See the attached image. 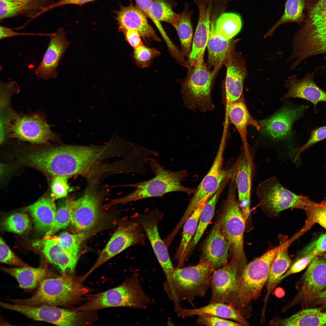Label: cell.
Returning <instances> with one entry per match:
<instances>
[{"instance_id": "1", "label": "cell", "mask_w": 326, "mask_h": 326, "mask_svg": "<svg viewBox=\"0 0 326 326\" xmlns=\"http://www.w3.org/2000/svg\"><path fill=\"white\" fill-rule=\"evenodd\" d=\"M148 164L154 177L147 181L125 185V187L134 188L135 190L126 196L112 201L108 205V206L160 197L172 192H182L189 195L194 192L195 189L186 187L181 184L188 175L186 171H171L167 170L154 157L149 159Z\"/></svg>"}, {"instance_id": "2", "label": "cell", "mask_w": 326, "mask_h": 326, "mask_svg": "<svg viewBox=\"0 0 326 326\" xmlns=\"http://www.w3.org/2000/svg\"><path fill=\"white\" fill-rule=\"evenodd\" d=\"M81 283L67 274L49 277L40 282L31 297L10 301L13 303L30 306H66L77 301L89 292V289Z\"/></svg>"}, {"instance_id": "3", "label": "cell", "mask_w": 326, "mask_h": 326, "mask_svg": "<svg viewBox=\"0 0 326 326\" xmlns=\"http://www.w3.org/2000/svg\"><path fill=\"white\" fill-rule=\"evenodd\" d=\"M152 302L143 291L138 274L134 273L117 286L89 296L84 304L73 310L89 311L119 307L145 309Z\"/></svg>"}, {"instance_id": "4", "label": "cell", "mask_w": 326, "mask_h": 326, "mask_svg": "<svg viewBox=\"0 0 326 326\" xmlns=\"http://www.w3.org/2000/svg\"><path fill=\"white\" fill-rule=\"evenodd\" d=\"M278 250V246L269 250L245 267L234 307L246 319L251 315L253 303L261 296Z\"/></svg>"}, {"instance_id": "5", "label": "cell", "mask_w": 326, "mask_h": 326, "mask_svg": "<svg viewBox=\"0 0 326 326\" xmlns=\"http://www.w3.org/2000/svg\"><path fill=\"white\" fill-rule=\"evenodd\" d=\"M215 270L212 264L201 260L195 265L175 269L171 288L167 292L173 301L177 315L182 308L180 300H185L192 304L195 297L205 296L210 287L211 277Z\"/></svg>"}, {"instance_id": "6", "label": "cell", "mask_w": 326, "mask_h": 326, "mask_svg": "<svg viewBox=\"0 0 326 326\" xmlns=\"http://www.w3.org/2000/svg\"><path fill=\"white\" fill-rule=\"evenodd\" d=\"M259 206L270 217L277 216L281 211L288 209L308 210L315 203L307 197L297 195L283 187L275 177L264 180L256 191Z\"/></svg>"}, {"instance_id": "7", "label": "cell", "mask_w": 326, "mask_h": 326, "mask_svg": "<svg viewBox=\"0 0 326 326\" xmlns=\"http://www.w3.org/2000/svg\"><path fill=\"white\" fill-rule=\"evenodd\" d=\"M216 74L204 62L203 58L188 70L182 85V93L184 102L188 108L198 109L202 112L214 109L211 90Z\"/></svg>"}, {"instance_id": "8", "label": "cell", "mask_w": 326, "mask_h": 326, "mask_svg": "<svg viewBox=\"0 0 326 326\" xmlns=\"http://www.w3.org/2000/svg\"><path fill=\"white\" fill-rule=\"evenodd\" d=\"M236 189L235 180L232 179L221 215V228L229 243L231 257L245 260L243 237L246 222L236 200Z\"/></svg>"}, {"instance_id": "9", "label": "cell", "mask_w": 326, "mask_h": 326, "mask_svg": "<svg viewBox=\"0 0 326 326\" xmlns=\"http://www.w3.org/2000/svg\"><path fill=\"white\" fill-rule=\"evenodd\" d=\"M247 264V260L231 257L229 262L214 271L210 281V302L223 303L234 307Z\"/></svg>"}, {"instance_id": "10", "label": "cell", "mask_w": 326, "mask_h": 326, "mask_svg": "<svg viewBox=\"0 0 326 326\" xmlns=\"http://www.w3.org/2000/svg\"><path fill=\"white\" fill-rule=\"evenodd\" d=\"M297 293L294 298L284 306L285 312L296 304H300L307 308L317 296L326 289V257H317L297 283Z\"/></svg>"}, {"instance_id": "11", "label": "cell", "mask_w": 326, "mask_h": 326, "mask_svg": "<svg viewBox=\"0 0 326 326\" xmlns=\"http://www.w3.org/2000/svg\"><path fill=\"white\" fill-rule=\"evenodd\" d=\"M224 145L223 142L221 143L211 168L195 190L181 219L182 222L186 221L200 202L205 199H209L225 180L235 176V164L229 171H226L223 168Z\"/></svg>"}, {"instance_id": "12", "label": "cell", "mask_w": 326, "mask_h": 326, "mask_svg": "<svg viewBox=\"0 0 326 326\" xmlns=\"http://www.w3.org/2000/svg\"><path fill=\"white\" fill-rule=\"evenodd\" d=\"M257 146L249 145L241 149L235 163V180L238 191V203L246 222H249L251 198L253 179L255 171L254 161Z\"/></svg>"}, {"instance_id": "13", "label": "cell", "mask_w": 326, "mask_h": 326, "mask_svg": "<svg viewBox=\"0 0 326 326\" xmlns=\"http://www.w3.org/2000/svg\"><path fill=\"white\" fill-rule=\"evenodd\" d=\"M3 308L20 313L34 320L43 321L58 326H75L80 324L78 312L59 306L44 305L30 306L4 302Z\"/></svg>"}, {"instance_id": "14", "label": "cell", "mask_w": 326, "mask_h": 326, "mask_svg": "<svg viewBox=\"0 0 326 326\" xmlns=\"http://www.w3.org/2000/svg\"><path fill=\"white\" fill-rule=\"evenodd\" d=\"M139 224L129 222L119 227L105 248L100 253L96 262L80 279L84 281L95 270L117 254L133 245L142 241L143 236Z\"/></svg>"}, {"instance_id": "15", "label": "cell", "mask_w": 326, "mask_h": 326, "mask_svg": "<svg viewBox=\"0 0 326 326\" xmlns=\"http://www.w3.org/2000/svg\"><path fill=\"white\" fill-rule=\"evenodd\" d=\"M9 126L12 137L33 143H43L56 138L43 116L39 114L16 116Z\"/></svg>"}, {"instance_id": "16", "label": "cell", "mask_w": 326, "mask_h": 326, "mask_svg": "<svg viewBox=\"0 0 326 326\" xmlns=\"http://www.w3.org/2000/svg\"><path fill=\"white\" fill-rule=\"evenodd\" d=\"M301 105L283 108L271 116L258 121L259 131L274 140H282L291 136L293 124L303 115L308 108Z\"/></svg>"}, {"instance_id": "17", "label": "cell", "mask_w": 326, "mask_h": 326, "mask_svg": "<svg viewBox=\"0 0 326 326\" xmlns=\"http://www.w3.org/2000/svg\"><path fill=\"white\" fill-rule=\"evenodd\" d=\"M236 42L233 40L224 64L226 69L225 87L227 107L243 96V84L248 73L244 58L235 50Z\"/></svg>"}, {"instance_id": "18", "label": "cell", "mask_w": 326, "mask_h": 326, "mask_svg": "<svg viewBox=\"0 0 326 326\" xmlns=\"http://www.w3.org/2000/svg\"><path fill=\"white\" fill-rule=\"evenodd\" d=\"M101 215L99 198L88 191L79 198L74 200L71 223L80 232L89 231L94 229Z\"/></svg>"}, {"instance_id": "19", "label": "cell", "mask_w": 326, "mask_h": 326, "mask_svg": "<svg viewBox=\"0 0 326 326\" xmlns=\"http://www.w3.org/2000/svg\"><path fill=\"white\" fill-rule=\"evenodd\" d=\"M214 0H195L199 17L193 37L192 49L187 61L189 70L203 58L210 33L211 14Z\"/></svg>"}, {"instance_id": "20", "label": "cell", "mask_w": 326, "mask_h": 326, "mask_svg": "<svg viewBox=\"0 0 326 326\" xmlns=\"http://www.w3.org/2000/svg\"><path fill=\"white\" fill-rule=\"evenodd\" d=\"M138 219L137 223L145 231L165 274L166 283L170 285L171 284L175 269L170 259L166 246L159 234L157 218L152 213H149L140 215Z\"/></svg>"}, {"instance_id": "21", "label": "cell", "mask_w": 326, "mask_h": 326, "mask_svg": "<svg viewBox=\"0 0 326 326\" xmlns=\"http://www.w3.org/2000/svg\"><path fill=\"white\" fill-rule=\"evenodd\" d=\"M65 35L64 30L60 28L50 37L47 50L35 71V74L38 78L47 80L57 77V67L69 44Z\"/></svg>"}, {"instance_id": "22", "label": "cell", "mask_w": 326, "mask_h": 326, "mask_svg": "<svg viewBox=\"0 0 326 326\" xmlns=\"http://www.w3.org/2000/svg\"><path fill=\"white\" fill-rule=\"evenodd\" d=\"M285 85L288 91L282 97V100L289 98L306 100L313 104L315 113H317L318 103L326 102V92L315 83L313 73H308L300 79L295 75L290 76L286 80Z\"/></svg>"}, {"instance_id": "23", "label": "cell", "mask_w": 326, "mask_h": 326, "mask_svg": "<svg viewBox=\"0 0 326 326\" xmlns=\"http://www.w3.org/2000/svg\"><path fill=\"white\" fill-rule=\"evenodd\" d=\"M115 13V19L120 30H136L144 40L160 41L155 30L148 23L146 15L137 5H134L131 1L129 5L120 6V9Z\"/></svg>"}, {"instance_id": "24", "label": "cell", "mask_w": 326, "mask_h": 326, "mask_svg": "<svg viewBox=\"0 0 326 326\" xmlns=\"http://www.w3.org/2000/svg\"><path fill=\"white\" fill-rule=\"evenodd\" d=\"M229 243L221 228V216L218 218L206 238L203 248L200 260L212 264L215 270L228 261Z\"/></svg>"}, {"instance_id": "25", "label": "cell", "mask_w": 326, "mask_h": 326, "mask_svg": "<svg viewBox=\"0 0 326 326\" xmlns=\"http://www.w3.org/2000/svg\"><path fill=\"white\" fill-rule=\"evenodd\" d=\"M33 244L48 261L59 268L62 274H69L74 272L77 261L70 256L53 237H44L43 239L37 241Z\"/></svg>"}, {"instance_id": "26", "label": "cell", "mask_w": 326, "mask_h": 326, "mask_svg": "<svg viewBox=\"0 0 326 326\" xmlns=\"http://www.w3.org/2000/svg\"><path fill=\"white\" fill-rule=\"evenodd\" d=\"M208 315L232 320L241 326H249V323L240 312L233 306L226 303L213 302L205 306L194 309L181 308L178 316L182 318Z\"/></svg>"}, {"instance_id": "27", "label": "cell", "mask_w": 326, "mask_h": 326, "mask_svg": "<svg viewBox=\"0 0 326 326\" xmlns=\"http://www.w3.org/2000/svg\"><path fill=\"white\" fill-rule=\"evenodd\" d=\"M280 244L279 250L272 263L269 276L266 283L267 292L264 299L262 311H266L270 295L275 288L277 280L289 268L292 261L289 256L288 248L290 244L287 236L280 235L279 236Z\"/></svg>"}, {"instance_id": "28", "label": "cell", "mask_w": 326, "mask_h": 326, "mask_svg": "<svg viewBox=\"0 0 326 326\" xmlns=\"http://www.w3.org/2000/svg\"><path fill=\"white\" fill-rule=\"evenodd\" d=\"M53 200L48 197H43L24 209L30 214L35 228L39 232L46 233L54 221L57 209Z\"/></svg>"}, {"instance_id": "29", "label": "cell", "mask_w": 326, "mask_h": 326, "mask_svg": "<svg viewBox=\"0 0 326 326\" xmlns=\"http://www.w3.org/2000/svg\"><path fill=\"white\" fill-rule=\"evenodd\" d=\"M306 8L307 15L301 27L326 38V0H306Z\"/></svg>"}, {"instance_id": "30", "label": "cell", "mask_w": 326, "mask_h": 326, "mask_svg": "<svg viewBox=\"0 0 326 326\" xmlns=\"http://www.w3.org/2000/svg\"><path fill=\"white\" fill-rule=\"evenodd\" d=\"M216 19H211L210 33L208 40V66L216 74L224 64L233 39L223 40L216 33Z\"/></svg>"}, {"instance_id": "31", "label": "cell", "mask_w": 326, "mask_h": 326, "mask_svg": "<svg viewBox=\"0 0 326 326\" xmlns=\"http://www.w3.org/2000/svg\"><path fill=\"white\" fill-rule=\"evenodd\" d=\"M318 308H307L285 318L276 317L269 323L270 326L326 325V312Z\"/></svg>"}, {"instance_id": "32", "label": "cell", "mask_w": 326, "mask_h": 326, "mask_svg": "<svg viewBox=\"0 0 326 326\" xmlns=\"http://www.w3.org/2000/svg\"><path fill=\"white\" fill-rule=\"evenodd\" d=\"M227 107L229 120L237 129L243 146L248 145L249 144L247 139V126H252L259 131L260 127L258 121L254 119L248 112L243 96Z\"/></svg>"}, {"instance_id": "33", "label": "cell", "mask_w": 326, "mask_h": 326, "mask_svg": "<svg viewBox=\"0 0 326 326\" xmlns=\"http://www.w3.org/2000/svg\"><path fill=\"white\" fill-rule=\"evenodd\" d=\"M1 269L14 278L20 287L24 289L34 288L44 279L56 276L47 268L42 267L38 268L30 266L14 268L1 267Z\"/></svg>"}, {"instance_id": "34", "label": "cell", "mask_w": 326, "mask_h": 326, "mask_svg": "<svg viewBox=\"0 0 326 326\" xmlns=\"http://www.w3.org/2000/svg\"><path fill=\"white\" fill-rule=\"evenodd\" d=\"M209 200L206 199L200 202L184 223L181 241L174 258L178 261L177 268H181L187 259V251L197 231L200 213Z\"/></svg>"}, {"instance_id": "35", "label": "cell", "mask_w": 326, "mask_h": 326, "mask_svg": "<svg viewBox=\"0 0 326 326\" xmlns=\"http://www.w3.org/2000/svg\"><path fill=\"white\" fill-rule=\"evenodd\" d=\"M305 8L306 0H287L283 15L265 34L264 38L272 36L276 29L285 24L303 23L305 18L304 14Z\"/></svg>"}, {"instance_id": "36", "label": "cell", "mask_w": 326, "mask_h": 326, "mask_svg": "<svg viewBox=\"0 0 326 326\" xmlns=\"http://www.w3.org/2000/svg\"><path fill=\"white\" fill-rule=\"evenodd\" d=\"M192 12L189 10V5L186 4L183 11L178 14L177 21L173 26L177 31L180 41L181 51L183 55L187 58L191 52L193 42Z\"/></svg>"}, {"instance_id": "37", "label": "cell", "mask_w": 326, "mask_h": 326, "mask_svg": "<svg viewBox=\"0 0 326 326\" xmlns=\"http://www.w3.org/2000/svg\"><path fill=\"white\" fill-rule=\"evenodd\" d=\"M224 181L219 188L206 204L200 213L197 231L188 248L187 257L191 250L197 245L213 218L217 202L225 186L226 181Z\"/></svg>"}, {"instance_id": "38", "label": "cell", "mask_w": 326, "mask_h": 326, "mask_svg": "<svg viewBox=\"0 0 326 326\" xmlns=\"http://www.w3.org/2000/svg\"><path fill=\"white\" fill-rule=\"evenodd\" d=\"M242 25L241 16L233 13H224L216 19L217 34L225 40L232 39L240 30Z\"/></svg>"}, {"instance_id": "39", "label": "cell", "mask_w": 326, "mask_h": 326, "mask_svg": "<svg viewBox=\"0 0 326 326\" xmlns=\"http://www.w3.org/2000/svg\"><path fill=\"white\" fill-rule=\"evenodd\" d=\"M96 229L76 234H71L66 232L58 236H53L58 243L72 258L78 261L81 244L86 239L93 234Z\"/></svg>"}, {"instance_id": "40", "label": "cell", "mask_w": 326, "mask_h": 326, "mask_svg": "<svg viewBox=\"0 0 326 326\" xmlns=\"http://www.w3.org/2000/svg\"><path fill=\"white\" fill-rule=\"evenodd\" d=\"M74 200L72 199L68 198L61 203L57 209L54 221L44 237L52 236L69 225L71 222V210Z\"/></svg>"}, {"instance_id": "41", "label": "cell", "mask_w": 326, "mask_h": 326, "mask_svg": "<svg viewBox=\"0 0 326 326\" xmlns=\"http://www.w3.org/2000/svg\"><path fill=\"white\" fill-rule=\"evenodd\" d=\"M34 2H24L15 0H0V19L10 18L23 14L35 6Z\"/></svg>"}, {"instance_id": "42", "label": "cell", "mask_w": 326, "mask_h": 326, "mask_svg": "<svg viewBox=\"0 0 326 326\" xmlns=\"http://www.w3.org/2000/svg\"><path fill=\"white\" fill-rule=\"evenodd\" d=\"M1 225L3 230L21 234L30 229L31 222L27 214L19 213L13 214L5 218Z\"/></svg>"}, {"instance_id": "43", "label": "cell", "mask_w": 326, "mask_h": 326, "mask_svg": "<svg viewBox=\"0 0 326 326\" xmlns=\"http://www.w3.org/2000/svg\"><path fill=\"white\" fill-rule=\"evenodd\" d=\"M151 11L158 21L166 22L173 26L177 20L178 14L173 11L170 4L164 0H152Z\"/></svg>"}, {"instance_id": "44", "label": "cell", "mask_w": 326, "mask_h": 326, "mask_svg": "<svg viewBox=\"0 0 326 326\" xmlns=\"http://www.w3.org/2000/svg\"><path fill=\"white\" fill-rule=\"evenodd\" d=\"M134 49L133 57L136 63L141 68L147 67L153 59L160 54L156 49L147 47L143 44Z\"/></svg>"}, {"instance_id": "45", "label": "cell", "mask_w": 326, "mask_h": 326, "mask_svg": "<svg viewBox=\"0 0 326 326\" xmlns=\"http://www.w3.org/2000/svg\"><path fill=\"white\" fill-rule=\"evenodd\" d=\"M326 139V126L316 128L312 131L308 140L301 146L296 148L294 150V158L293 161L299 159L301 153L315 144Z\"/></svg>"}, {"instance_id": "46", "label": "cell", "mask_w": 326, "mask_h": 326, "mask_svg": "<svg viewBox=\"0 0 326 326\" xmlns=\"http://www.w3.org/2000/svg\"><path fill=\"white\" fill-rule=\"evenodd\" d=\"M69 176H53L51 185V195L53 199H57L66 197L70 191L68 184Z\"/></svg>"}, {"instance_id": "47", "label": "cell", "mask_w": 326, "mask_h": 326, "mask_svg": "<svg viewBox=\"0 0 326 326\" xmlns=\"http://www.w3.org/2000/svg\"><path fill=\"white\" fill-rule=\"evenodd\" d=\"M0 261L2 263L18 267L30 266L13 253L1 237L0 238Z\"/></svg>"}, {"instance_id": "48", "label": "cell", "mask_w": 326, "mask_h": 326, "mask_svg": "<svg viewBox=\"0 0 326 326\" xmlns=\"http://www.w3.org/2000/svg\"><path fill=\"white\" fill-rule=\"evenodd\" d=\"M218 317L204 315L198 316L197 319V323L200 325L206 326H241L236 321H234Z\"/></svg>"}, {"instance_id": "49", "label": "cell", "mask_w": 326, "mask_h": 326, "mask_svg": "<svg viewBox=\"0 0 326 326\" xmlns=\"http://www.w3.org/2000/svg\"><path fill=\"white\" fill-rule=\"evenodd\" d=\"M137 6L147 17L152 21L164 39L168 36L165 32L160 22L155 18L151 13V8L152 0H135Z\"/></svg>"}, {"instance_id": "50", "label": "cell", "mask_w": 326, "mask_h": 326, "mask_svg": "<svg viewBox=\"0 0 326 326\" xmlns=\"http://www.w3.org/2000/svg\"><path fill=\"white\" fill-rule=\"evenodd\" d=\"M314 221L326 229V205L315 203L309 210Z\"/></svg>"}, {"instance_id": "51", "label": "cell", "mask_w": 326, "mask_h": 326, "mask_svg": "<svg viewBox=\"0 0 326 326\" xmlns=\"http://www.w3.org/2000/svg\"><path fill=\"white\" fill-rule=\"evenodd\" d=\"M95 0H59L56 2L50 5L42 7L40 11L37 13L36 16L38 17L45 12L64 5L75 4L80 5Z\"/></svg>"}, {"instance_id": "52", "label": "cell", "mask_w": 326, "mask_h": 326, "mask_svg": "<svg viewBox=\"0 0 326 326\" xmlns=\"http://www.w3.org/2000/svg\"><path fill=\"white\" fill-rule=\"evenodd\" d=\"M53 33L35 34L32 33H20L15 32L12 28L0 26V39L1 40L11 37L21 35H40L46 36L50 37Z\"/></svg>"}, {"instance_id": "53", "label": "cell", "mask_w": 326, "mask_h": 326, "mask_svg": "<svg viewBox=\"0 0 326 326\" xmlns=\"http://www.w3.org/2000/svg\"><path fill=\"white\" fill-rule=\"evenodd\" d=\"M123 32L127 41L134 49L143 44L141 39L142 37L137 31L127 30Z\"/></svg>"}, {"instance_id": "54", "label": "cell", "mask_w": 326, "mask_h": 326, "mask_svg": "<svg viewBox=\"0 0 326 326\" xmlns=\"http://www.w3.org/2000/svg\"><path fill=\"white\" fill-rule=\"evenodd\" d=\"M313 251L318 256L326 251V234L320 236L315 242L312 248Z\"/></svg>"}, {"instance_id": "55", "label": "cell", "mask_w": 326, "mask_h": 326, "mask_svg": "<svg viewBox=\"0 0 326 326\" xmlns=\"http://www.w3.org/2000/svg\"><path fill=\"white\" fill-rule=\"evenodd\" d=\"M316 305H320L321 310L326 308V289L320 293L316 297L311 304Z\"/></svg>"}, {"instance_id": "56", "label": "cell", "mask_w": 326, "mask_h": 326, "mask_svg": "<svg viewBox=\"0 0 326 326\" xmlns=\"http://www.w3.org/2000/svg\"><path fill=\"white\" fill-rule=\"evenodd\" d=\"M275 295L278 298L283 297L285 294V292L281 288H277L275 292Z\"/></svg>"}, {"instance_id": "57", "label": "cell", "mask_w": 326, "mask_h": 326, "mask_svg": "<svg viewBox=\"0 0 326 326\" xmlns=\"http://www.w3.org/2000/svg\"><path fill=\"white\" fill-rule=\"evenodd\" d=\"M19 1L24 2H34L35 0H15Z\"/></svg>"}, {"instance_id": "58", "label": "cell", "mask_w": 326, "mask_h": 326, "mask_svg": "<svg viewBox=\"0 0 326 326\" xmlns=\"http://www.w3.org/2000/svg\"><path fill=\"white\" fill-rule=\"evenodd\" d=\"M228 0V1H230L231 0Z\"/></svg>"}, {"instance_id": "59", "label": "cell", "mask_w": 326, "mask_h": 326, "mask_svg": "<svg viewBox=\"0 0 326 326\" xmlns=\"http://www.w3.org/2000/svg\"></svg>"}, {"instance_id": "60", "label": "cell", "mask_w": 326, "mask_h": 326, "mask_svg": "<svg viewBox=\"0 0 326 326\" xmlns=\"http://www.w3.org/2000/svg\"></svg>"}, {"instance_id": "61", "label": "cell", "mask_w": 326, "mask_h": 326, "mask_svg": "<svg viewBox=\"0 0 326 326\" xmlns=\"http://www.w3.org/2000/svg\"></svg>"}]
</instances>
